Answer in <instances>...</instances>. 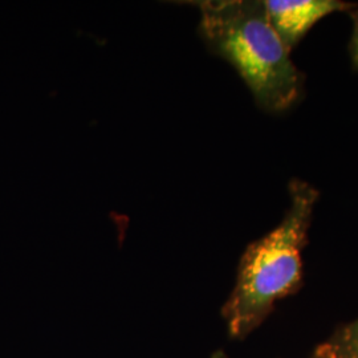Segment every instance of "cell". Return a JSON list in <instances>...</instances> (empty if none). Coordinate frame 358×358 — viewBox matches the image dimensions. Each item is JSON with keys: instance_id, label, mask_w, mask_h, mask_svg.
<instances>
[{"instance_id": "4", "label": "cell", "mask_w": 358, "mask_h": 358, "mask_svg": "<svg viewBox=\"0 0 358 358\" xmlns=\"http://www.w3.org/2000/svg\"><path fill=\"white\" fill-rule=\"evenodd\" d=\"M309 358H358V319L336 328Z\"/></svg>"}, {"instance_id": "3", "label": "cell", "mask_w": 358, "mask_h": 358, "mask_svg": "<svg viewBox=\"0 0 358 358\" xmlns=\"http://www.w3.org/2000/svg\"><path fill=\"white\" fill-rule=\"evenodd\" d=\"M355 4L343 0H264L269 23L289 52L321 19L349 13Z\"/></svg>"}, {"instance_id": "5", "label": "cell", "mask_w": 358, "mask_h": 358, "mask_svg": "<svg viewBox=\"0 0 358 358\" xmlns=\"http://www.w3.org/2000/svg\"><path fill=\"white\" fill-rule=\"evenodd\" d=\"M348 13L353 23V32H352V38L349 43V53L352 57L353 68L358 71V4H355V7Z\"/></svg>"}, {"instance_id": "6", "label": "cell", "mask_w": 358, "mask_h": 358, "mask_svg": "<svg viewBox=\"0 0 358 358\" xmlns=\"http://www.w3.org/2000/svg\"><path fill=\"white\" fill-rule=\"evenodd\" d=\"M213 358H226V356L223 355V352H217V353L213 356Z\"/></svg>"}, {"instance_id": "1", "label": "cell", "mask_w": 358, "mask_h": 358, "mask_svg": "<svg viewBox=\"0 0 358 358\" xmlns=\"http://www.w3.org/2000/svg\"><path fill=\"white\" fill-rule=\"evenodd\" d=\"M199 34L208 50L235 68L267 113H284L300 101L304 75L269 23L263 0H207Z\"/></svg>"}, {"instance_id": "2", "label": "cell", "mask_w": 358, "mask_h": 358, "mask_svg": "<svg viewBox=\"0 0 358 358\" xmlns=\"http://www.w3.org/2000/svg\"><path fill=\"white\" fill-rule=\"evenodd\" d=\"M288 195L282 222L250 244L241 257L235 287L222 309L231 338H245L266 321L278 301L303 287L301 252L319 192L306 180L294 178Z\"/></svg>"}]
</instances>
